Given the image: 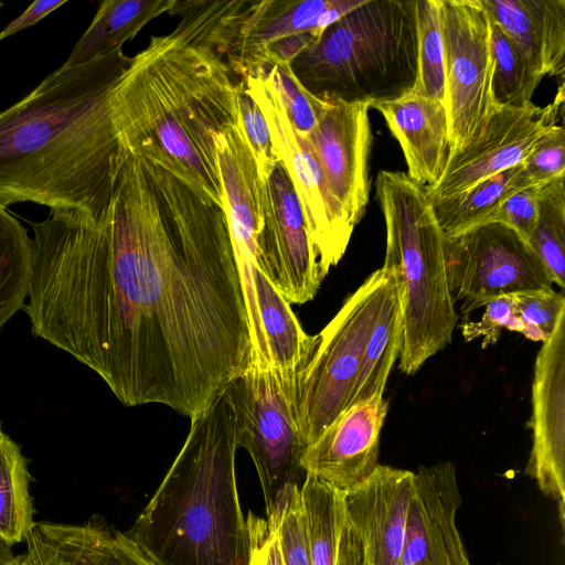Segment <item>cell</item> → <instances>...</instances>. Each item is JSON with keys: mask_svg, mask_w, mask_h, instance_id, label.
Listing matches in <instances>:
<instances>
[{"mask_svg": "<svg viewBox=\"0 0 565 565\" xmlns=\"http://www.w3.org/2000/svg\"><path fill=\"white\" fill-rule=\"evenodd\" d=\"M126 148V147H125ZM109 213L33 223L32 334L93 370L125 406L202 414L249 364L225 209L126 148Z\"/></svg>", "mask_w": 565, "mask_h": 565, "instance_id": "cell-1", "label": "cell"}, {"mask_svg": "<svg viewBox=\"0 0 565 565\" xmlns=\"http://www.w3.org/2000/svg\"><path fill=\"white\" fill-rule=\"evenodd\" d=\"M238 7L175 0L180 23L132 56L114 94L122 145L221 207L215 138L238 122L241 77L227 57Z\"/></svg>", "mask_w": 565, "mask_h": 565, "instance_id": "cell-2", "label": "cell"}, {"mask_svg": "<svg viewBox=\"0 0 565 565\" xmlns=\"http://www.w3.org/2000/svg\"><path fill=\"white\" fill-rule=\"evenodd\" d=\"M122 49L60 66L0 111V204L33 202L95 221L110 211L126 148L114 94L131 63Z\"/></svg>", "mask_w": 565, "mask_h": 565, "instance_id": "cell-3", "label": "cell"}, {"mask_svg": "<svg viewBox=\"0 0 565 565\" xmlns=\"http://www.w3.org/2000/svg\"><path fill=\"white\" fill-rule=\"evenodd\" d=\"M234 413L223 393L191 419L160 486L125 533L159 565H248Z\"/></svg>", "mask_w": 565, "mask_h": 565, "instance_id": "cell-4", "label": "cell"}, {"mask_svg": "<svg viewBox=\"0 0 565 565\" xmlns=\"http://www.w3.org/2000/svg\"><path fill=\"white\" fill-rule=\"evenodd\" d=\"M375 199L386 231L383 268L394 276L403 315L398 369L415 374L452 340L459 315L451 296L441 232L424 186L381 170Z\"/></svg>", "mask_w": 565, "mask_h": 565, "instance_id": "cell-5", "label": "cell"}, {"mask_svg": "<svg viewBox=\"0 0 565 565\" xmlns=\"http://www.w3.org/2000/svg\"><path fill=\"white\" fill-rule=\"evenodd\" d=\"M316 97L372 106L411 93L417 78L416 0H365L291 63Z\"/></svg>", "mask_w": 565, "mask_h": 565, "instance_id": "cell-6", "label": "cell"}, {"mask_svg": "<svg viewBox=\"0 0 565 565\" xmlns=\"http://www.w3.org/2000/svg\"><path fill=\"white\" fill-rule=\"evenodd\" d=\"M392 280L387 269L374 270L315 335L292 386L295 419L306 448L348 408L364 348Z\"/></svg>", "mask_w": 565, "mask_h": 565, "instance_id": "cell-7", "label": "cell"}, {"mask_svg": "<svg viewBox=\"0 0 565 565\" xmlns=\"http://www.w3.org/2000/svg\"><path fill=\"white\" fill-rule=\"evenodd\" d=\"M223 393L234 413L237 447L254 462L267 514L280 493L306 475V445L295 419L292 387L271 364L250 362Z\"/></svg>", "mask_w": 565, "mask_h": 565, "instance_id": "cell-8", "label": "cell"}, {"mask_svg": "<svg viewBox=\"0 0 565 565\" xmlns=\"http://www.w3.org/2000/svg\"><path fill=\"white\" fill-rule=\"evenodd\" d=\"M268 125L271 145L296 192L323 277L342 259L354 227L332 194L306 134L291 125L264 68L241 77Z\"/></svg>", "mask_w": 565, "mask_h": 565, "instance_id": "cell-9", "label": "cell"}, {"mask_svg": "<svg viewBox=\"0 0 565 565\" xmlns=\"http://www.w3.org/2000/svg\"><path fill=\"white\" fill-rule=\"evenodd\" d=\"M448 157L477 138L499 111L492 93L490 19L479 0H439Z\"/></svg>", "mask_w": 565, "mask_h": 565, "instance_id": "cell-10", "label": "cell"}, {"mask_svg": "<svg viewBox=\"0 0 565 565\" xmlns=\"http://www.w3.org/2000/svg\"><path fill=\"white\" fill-rule=\"evenodd\" d=\"M444 249L449 289L455 302L462 301V316L498 297L553 289L530 244L502 223L445 236Z\"/></svg>", "mask_w": 565, "mask_h": 565, "instance_id": "cell-11", "label": "cell"}, {"mask_svg": "<svg viewBox=\"0 0 565 565\" xmlns=\"http://www.w3.org/2000/svg\"><path fill=\"white\" fill-rule=\"evenodd\" d=\"M256 249L258 268L289 303L313 299L324 277L296 192L280 161L269 179L263 181Z\"/></svg>", "mask_w": 565, "mask_h": 565, "instance_id": "cell-12", "label": "cell"}, {"mask_svg": "<svg viewBox=\"0 0 565 565\" xmlns=\"http://www.w3.org/2000/svg\"><path fill=\"white\" fill-rule=\"evenodd\" d=\"M563 102L562 84L554 100L545 106L529 103L522 107L500 108L477 138L447 157L438 181L425 189L428 200L457 195L520 164L542 136L557 125Z\"/></svg>", "mask_w": 565, "mask_h": 565, "instance_id": "cell-13", "label": "cell"}, {"mask_svg": "<svg viewBox=\"0 0 565 565\" xmlns=\"http://www.w3.org/2000/svg\"><path fill=\"white\" fill-rule=\"evenodd\" d=\"M317 98V122L307 138L332 194L355 228L370 195L371 106Z\"/></svg>", "mask_w": 565, "mask_h": 565, "instance_id": "cell-14", "label": "cell"}, {"mask_svg": "<svg viewBox=\"0 0 565 565\" xmlns=\"http://www.w3.org/2000/svg\"><path fill=\"white\" fill-rule=\"evenodd\" d=\"M532 449L525 473L565 511V315L542 344L532 381Z\"/></svg>", "mask_w": 565, "mask_h": 565, "instance_id": "cell-15", "label": "cell"}, {"mask_svg": "<svg viewBox=\"0 0 565 565\" xmlns=\"http://www.w3.org/2000/svg\"><path fill=\"white\" fill-rule=\"evenodd\" d=\"M461 494L452 462L414 472L398 565H471L456 525Z\"/></svg>", "mask_w": 565, "mask_h": 565, "instance_id": "cell-16", "label": "cell"}, {"mask_svg": "<svg viewBox=\"0 0 565 565\" xmlns=\"http://www.w3.org/2000/svg\"><path fill=\"white\" fill-rule=\"evenodd\" d=\"M387 411L381 394L347 408L306 448L305 473L344 492L364 481L380 465V436Z\"/></svg>", "mask_w": 565, "mask_h": 565, "instance_id": "cell-17", "label": "cell"}, {"mask_svg": "<svg viewBox=\"0 0 565 565\" xmlns=\"http://www.w3.org/2000/svg\"><path fill=\"white\" fill-rule=\"evenodd\" d=\"M413 488V471L380 463L364 481L345 491L365 565H398Z\"/></svg>", "mask_w": 565, "mask_h": 565, "instance_id": "cell-18", "label": "cell"}, {"mask_svg": "<svg viewBox=\"0 0 565 565\" xmlns=\"http://www.w3.org/2000/svg\"><path fill=\"white\" fill-rule=\"evenodd\" d=\"M24 542L19 565H159L99 515L81 524L35 522Z\"/></svg>", "mask_w": 565, "mask_h": 565, "instance_id": "cell-19", "label": "cell"}, {"mask_svg": "<svg viewBox=\"0 0 565 565\" xmlns=\"http://www.w3.org/2000/svg\"><path fill=\"white\" fill-rule=\"evenodd\" d=\"M365 0L247 1L232 40L228 61L242 76L269 45L328 26L363 4Z\"/></svg>", "mask_w": 565, "mask_h": 565, "instance_id": "cell-20", "label": "cell"}, {"mask_svg": "<svg viewBox=\"0 0 565 565\" xmlns=\"http://www.w3.org/2000/svg\"><path fill=\"white\" fill-rule=\"evenodd\" d=\"M372 108L382 114L398 141L407 164V177L425 189L434 185L449 152L444 102L411 92Z\"/></svg>", "mask_w": 565, "mask_h": 565, "instance_id": "cell-21", "label": "cell"}, {"mask_svg": "<svg viewBox=\"0 0 565 565\" xmlns=\"http://www.w3.org/2000/svg\"><path fill=\"white\" fill-rule=\"evenodd\" d=\"M542 76L565 72V0H479Z\"/></svg>", "mask_w": 565, "mask_h": 565, "instance_id": "cell-22", "label": "cell"}, {"mask_svg": "<svg viewBox=\"0 0 565 565\" xmlns=\"http://www.w3.org/2000/svg\"><path fill=\"white\" fill-rule=\"evenodd\" d=\"M312 565H365L362 540L352 523L345 492L306 473L300 486Z\"/></svg>", "mask_w": 565, "mask_h": 565, "instance_id": "cell-23", "label": "cell"}, {"mask_svg": "<svg viewBox=\"0 0 565 565\" xmlns=\"http://www.w3.org/2000/svg\"><path fill=\"white\" fill-rule=\"evenodd\" d=\"M175 0H105L61 65L73 67L103 57L132 40L151 20L170 13Z\"/></svg>", "mask_w": 565, "mask_h": 565, "instance_id": "cell-24", "label": "cell"}, {"mask_svg": "<svg viewBox=\"0 0 565 565\" xmlns=\"http://www.w3.org/2000/svg\"><path fill=\"white\" fill-rule=\"evenodd\" d=\"M402 340L403 315L393 276L364 348L348 408L374 395H383L391 370L399 356Z\"/></svg>", "mask_w": 565, "mask_h": 565, "instance_id": "cell-25", "label": "cell"}, {"mask_svg": "<svg viewBox=\"0 0 565 565\" xmlns=\"http://www.w3.org/2000/svg\"><path fill=\"white\" fill-rule=\"evenodd\" d=\"M531 186L521 163L491 175L470 189L441 200L429 201L445 236H454L488 223L500 204L511 194Z\"/></svg>", "mask_w": 565, "mask_h": 565, "instance_id": "cell-26", "label": "cell"}, {"mask_svg": "<svg viewBox=\"0 0 565 565\" xmlns=\"http://www.w3.org/2000/svg\"><path fill=\"white\" fill-rule=\"evenodd\" d=\"M33 238L0 204V330L25 306L32 279Z\"/></svg>", "mask_w": 565, "mask_h": 565, "instance_id": "cell-27", "label": "cell"}, {"mask_svg": "<svg viewBox=\"0 0 565 565\" xmlns=\"http://www.w3.org/2000/svg\"><path fill=\"white\" fill-rule=\"evenodd\" d=\"M30 481L20 446L4 434L0 439V541L10 546L24 542L35 523Z\"/></svg>", "mask_w": 565, "mask_h": 565, "instance_id": "cell-28", "label": "cell"}, {"mask_svg": "<svg viewBox=\"0 0 565 565\" xmlns=\"http://www.w3.org/2000/svg\"><path fill=\"white\" fill-rule=\"evenodd\" d=\"M553 284L565 287V175L540 186L539 214L530 241Z\"/></svg>", "mask_w": 565, "mask_h": 565, "instance_id": "cell-29", "label": "cell"}, {"mask_svg": "<svg viewBox=\"0 0 565 565\" xmlns=\"http://www.w3.org/2000/svg\"><path fill=\"white\" fill-rule=\"evenodd\" d=\"M490 19V18H489ZM493 61L492 93L500 107H522L532 103L543 79L508 35L490 19Z\"/></svg>", "mask_w": 565, "mask_h": 565, "instance_id": "cell-30", "label": "cell"}, {"mask_svg": "<svg viewBox=\"0 0 565 565\" xmlns=\"http://www.w3.org/2000/svg\"><path fill=\"white\" fill-rule=\"evenodd\" d=\"M417 78L413 93L444 102V40L439 0H416Z\"/></svg>", "mask_w": 565, "mask_h": 565, "instance_id": "cell-31", "label": "cell"}, {"mask_svg": "<svg viewBox=\"0 0 565 565\" xmlns=\"http://www.w3.org/2000/svg\"><path fill=\"white\" fill-rule=\"evenodd\" d=\"M266 515H271L277 525L280 546L286 565H312L303 512L300 499V486L286 488L274 509Z\"/></svg>", "mask_w": 565, "mask_h": 565, "instance_id": "cell-32", "label": "cell"}, {"mask_svg": "<svg viewBox=\"0 0 565 565\" xmlns=\"http://www.w3.org/2000/svg\"><path fill=\"white\" fill-rule=\"evenodd\" d=\"M521 332L526 339L546 342L565 315V297L554 289L514 295Z\"/></svg>", "mask_w": 565, "mask_h": 565, "instance_id": "cell-33", "label": "cell"}, {"mask_svg": "<svg viewBox=\"0 0 565 565\" xmlns=\"http://www.w3.org/2000/svg\"><path fill=\"white\" fill-rule=\"evenodd\" d=\"M259 68H264L271 78L294 128L308 135L317 122L318 98L300 83L292 72L291 65H271Z\"/></svg>", "mask_w": 565, "mask_h": 565, "instance_id": "cell-34", "label": "cell"}, {"mask_svg": "<svg viewBox=\"0 0 565 565\" xmlns=\"http://www.w3.org/2000/svg\"><path fill=\"white\" fill-rule=\"evenodd\" d=\"M238 121L252 148L259 178L266 181L279 160L271 145L264 115L257 103L247 93L242 78L238 93Z\"/></svg>", "mask_w": 565, "mask_h": 565, "instance_id": "cell-35", "label": "cell"}, {"mask_svg": "<svg viewBox=\"0 0 565 565\" xmlns=\"http://www.w3.org/2000/svg\"><path fill=\"white\" fill-rule=\"evenodd\" d=\"M530 185H541L565 175V129L553 126L521 162Z\"/></svg>", "mask_w": 565, "mask_h": 565, "instance_id": "cell-36", "label": "cell"}, {"mask_svg": "<svg viewBox=\"0 0 565 565\" xmlns=\"http://www.w3.org/2000/svg\"><path fill=\"white\" fill-rule=\"evenodd\" d=\"M482 307L484 311L479 320H465L459 326L465 341L481 338V348L486 349L498 342L504 329L521 332L514 295L491 299Z\"/></svg>", "mask_w": 565, "mask_h": 565, "instance_id": "cell-37", "label": "cell"}, {"mask_svg": "<svg viewBox=\"0 0 565 565\" xmlns=\"http://www.w3.org/2000/svg\"><path fill=\"white\" fill-rule=\"evenodd\" d=\"M541 185L526 186L508 196L491 215L488 223H502L514 230L530 244L539 214Z\"/></svg>", "mask_w": 565, "mask_h": 565, "instance_id": "cell-38", "label": "cell"}, {"mask_svg": "<svg viewBox=\"0 0 565 565\" xmlns=\"http://www.w3.org/2000/svg\"><path fill=\"white\" fill-rule=\"evenodd\" d=\"M246 524L250 542L248 565H286L275 519L259 518L249 511Z\"/></svg>", "mask_w": 565, "mask_h": 565, "instance_id": "cell-39", "label": "cell"}, {"mask_svg": "<svg viewBox=\"0 0 565 565\" xmlns=\"http://www.w3.org/2000/svg\"><path fill=\"white\" fill-rule=\"evenodd\" d=\"M66 0H50V1H35L33 2L21 15L10 22L1 32L0 41L3 39L20 32L23 29L30 28L46 17L52 11L56 10Z\"/></svg>", "mask_w": 565, "mask_h": 565, "instance_id": "cell-40", "label": "cell"}, {"mask_svg": "<svg viewBox=\"0 0 565 565\" xmlns=\"http://www.w3.org/2000/svg\"><path fill=\"white\" fill-rule=\"evenodd\" d=\"M0 565H19L18 556L12 546L0 541Z\"/></svg>", "mask_w": 565, "mask_h": 565, "instance_id": "cell-41", "label": "cell"}, {"mask_svg": "<svg viewBox=\"0 0 565 565\" xmlns=\"http://www.w3.org/2000/svg\"><path fill=\"white\" fill-rule=\"evenodd\" d=\"M4 435L3 430H2V427H1V422H0V439L1 437Z\"/></svg>", "mask_w": 565, "mask_h": 565, "instance_id": "cell-42", "label": "cell"}, {"mask_svg": "<svg viewBox=\"0 0 565 565\" xmlns=\"http://www.w3.org/2000/svg\"><path fill=\"white\" fill-rule=\"evenodd\" d=\"M3 6V3L0 2V8Z\"/></svg>", "mask_w": 565, "mask_h": 565, "instance_id": "cell-43", "label": "cell"}]
</instances>
